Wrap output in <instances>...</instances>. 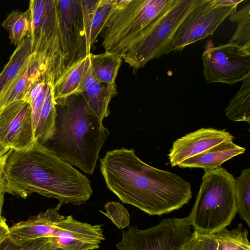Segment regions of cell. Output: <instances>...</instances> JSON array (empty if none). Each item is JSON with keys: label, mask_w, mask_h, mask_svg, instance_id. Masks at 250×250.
I'll return each instance as SVG.
<instances>
[{"label": "cell", "mask_w": 250, "mask_h": 250, "mask_svg": "<svg viewBox=\"0 0 250 250\" xmlns=\"http://www.w3.org/2000/svg\"><path fill=\"white\" fill-rule=\"evenodd\" d=\"M237 5H221L217 0H198L176 29L168 50L182 51L187 45L212 36Z\"/></svg>", "instance_id": "obj_10"}, {"label": "cell", "mask_w": 250, "mask_h": 250, "mask_svg": "<svg viewBox=\"0 0 250 250\" xmlns=\"http://www.w3.org/2000/svg\"><path fill=\"white\" fill-rule=\"evenodd\" d=\"M9 227L5 221L0 223V244L8 235Z\"/></svg>", "instance_id": "obj_34"}, {"label": "cell", "mask_w": 250, "mask_h": 250, "mask_svg": "<svg viewBox=\"0 0 250 250\" xmlns=\"http://www.w3.org/2000/svg\"><path fill=\"white\" fill-rule=\"evenodd\" d=\"M54 82H49L46 83L41 92L39 94L31 105L34 130L37 126L40 113L45 101L49 88L52 85L54 84Z\"/></svg>", "instance_id": "obj_32"}, {"label": "cell", "mask_w": 250, "mask_h": 250, "mask_svg": "<svg viewBox=\"0 0 250 250\" xmlns=\"http://www.w3.org/2000/svg\"><path fill=\"white\" fill-rule=\"evenodd\" d=\"M114 2V0H99L91 23L90 44L91 47L103 31L113 7Z\"/></svg>", "instance_id": "obj_28"}, {"label": "cell", "mask_w": 250, "mask_h": 250, "mask_svg": "<svg viewBox=\"0 0 250 250\" xmlns=\"http://www.w3.org/2000/svg\"><path fill=\"white\" fill-rule=\"evenodd\" d=\"M173 0H114L102 31L105 51L120 55L172 3Z\"/></svg>", "instance_id": "obj_5"}, {"label": "cell", "mask_w": 250, "mask_h": 250, "mask_svg": "<svg viewBox=\"0 0 250 250\" xmlns=\"http://www.w3.org/2000/svg\"><path fill=\"white\" fill-rule=\"evenodd\" d=\"M198 0H173L172 3L146 30L132 41L121 56L135 69L168 54L178 27Z\"/></svg>", "instance_id": "obj_6"}, {"label": "cell", "mask_w": 250, "mask_h": 250, "mask_svg": "<svg viewBox=\"0 0 250 250\" xmlns=\"http://www.w3.org/2000/svg\"><path fill=\"white\" fill-rule=\"evenodd\" d=\"M4 189L2 175L0 176V223L5 221L1 215L2 208L4 202Z\"/></svg>", "instance_id": "obj_33"}, {"label": "cell", "mask_w": 250, "mask_h": 250, "mask_svg": "<svg viewBox=\"0 0 250 250\" xmlns=\"http://www.w3.org/2000/svg\"><path fill=\"white\" fill-rule=\"evenodd\" d=\"M215 234L218 242L217 250H250L249 232L241 224L230 230L225 228Z\"/></svg>", "instance_id": "obj_25"}, {"label": "cell", "mask_w": 250, "mask_h": 250, "mask_svg": "<svg viewBox=\"0 0 250 250\" xmlns=\"http://www.w3.org/2000/svg\"><path fill=\"white\" fill-rule=\"evenodd\" d=\"M117 93L115 83H103L94 76L90 67L89 55L81 94L89 108L101 121L109 115V104Z\"/></svg>", "instance_id": "obj_16"}, {"label": "cell", "mask_w": 250, "mask_h": 250, "mask_svg": "<svg viewBox=\"0 0 250 250\" xmlns=\"http://www.w3.org/2000/svg\"><path fill=\"white\" fill-rule=\"evenodd\" d=\"M58 211L56 207L48 208L45 212L15 224L9 227L8 236L17 242L55 237L58 224L64 217Z\"/></svg>", "instance_id": "obj_15"}, {"label": "cell", "mask_w": 250, "mask_h": 250, "mask_svg": "<svg viewBox=\"0 0 250 250\" xmlns=\"http://www.w3.org/2000/svg\"><path fill=\"white\" fill-rule=\"evenodd\" d=\"M246 149L233 141L222 142L198 155L187 159L178 166L182 168H202L204 170L221 167L227 161L245 153Z\"/></svg>", "instance_id": "obj_17"}, {"label": "cell", "mask_w": 250, "mask_h": 250, "mask_svg": "<svg viewBox=\"0 0 250 250\" xmlns=\"http://www.w3.org/2000/svg\"><path fill=\"white\" fill-rule=\"evenodd\" d=\"M4 222V221H3Z\"/></svg>", "instance_id": "obj_39"}, {"label": "cell", "mask_w": 250, "mask_h": 250, "mask_svg": "<svg viewBox=\"0 0 250 250\" xmlns=\"http://www.w3.org/2000/svg\"><path fill=\"white\" fill-rule=\"evenodd\" d=\"M42 69L41 62L31 53L22 71L0 97V109L13 102L22 100Z\"/></svg>", "instance_id": "obj_19"}, {"label": "cell", "mask_w": 250, "mask_h": 250, "mask_svg": "<svg viewBox=\"0 0 250 250\" xmlns=\"http://www.w3.org/2000/svg\"><path fill=\"white\" fill-rule=\"evenodd\" d=\"M51 137L42 145L72 166L92 174L100 150L109 134L80 93L55 101Z\"/></svg>", "instance_id": "obj_3"}, {"label": "cell", "mask_w": 250, "mask_h": 250, "mask_svg": "<svg viewBox=\"0 0 250 250\" xmlns=\"http://www.w3.org/2000/svg\"><path fill=\"white\" fill-rule=\"evenodd\" d=\"M8 155V152L0 157V176L2 175L5 161Z\"/></svg>", "instance_id": "obj_36"}, {"label": "cell", "mask_w": 250, "mask_h": 250, "mask_svg": "<svg viewBox=\"0 0 250 250\" xmlns=\"http://www.w3.org/2000/svg\"><path fill=\"white\" fill-rule=\"evenodd\" d=\"M53 84L49 88L34 130L35 139L41 145H43L50 139L54 129L56 110L53 97Z\"/></svg>", "instance_id": "obj_23"}, {"label": "cell", "mask_w": 250, "mask_h": 250, "mask_svg": "<svg viewBox=\"0 0 250 250\" xmlns=\"http://www.w3.org/2000/svg\"><path fill=\"white\" fill-rule=\"evenodd\" d=\"M58 0H31L30 13L32 53L44 64H64L59 30Z\"/></svg>", "instance_id": "obj_8"}, {"label": "cell", "mask_w": 250, "mask_h": 250, "mask_svg": "<svg viewBox=\"0 0 250 250\" xmlns=\"http://www.w3.org/2000/svg\"><path fill=\"white\" fill-rule=\"evenodd\" d=\"M229 21L237 22V27L228 43L250 50V4L229 16Z\"/></svg>", "instance_id": "obj_27"}, {"label": "cell", "mask_w": 250, "mask_h": 250, "mask_svg": "<svg viewBox=\"0 0 250 250\" xmlns=\"http://www.w3.org/2000/svg\"><path fill=\"white\" fill-rule=\"evenodd\" d=\"M188 217L168 218L146 229L129 227L122 232L118 250H185L192 232Z\"/></svg>", "instance_id": "obj_9"}, {"label": "cell", "mask_w": 250, "mask_h": 250, "mask_svg": "<svg viewBox=\"0 0 250 250\" xmlns=\"http://www.w3.org/2000/svg\"><path fill=\"white\" fill-rule=\"evenodd\" d=\"M243 0H217L218 3L221 5H237Z\"/></svg>", "instance_id": "obj_35"}, {"label": "cell", "mask_w": 250, "mask_h": 250, "mask_svg": "<svg viewBox=\"0 0 250 250\" xmlns=\"http://www.w3.org/2000/svg\"><path fill=\"white\" fill-rule=\"evenodd\" d=\"M99 0H58L61 47L65 68L90 54L91 21Z\"/></svg>", "instance_id": "obj_7"}, {"label": "cell", "mask_w": 250, "mask_h": 250, "mask_svg": "<svg viewBox=\"0 0 250 250\" xmlns=\"http://www.w3.org/2000/svg\"><path fill=\"white\" fill-rule=\"evenodd\" d=\"M48 250H69L66 248L59 246L53 243V245Z\"/></svg>", "instance_id": "obj_38"}, {"label": "cell", "mask_w": 250, "mask_h": 250, "mask_svg": "<svg viewBox=\"0 0 250 250\" xmlns=\"http://www.w3.org/2000/svg\"><path fill=\"white\" fill-rule=\"evenodd\" d=\"M202 59L203 75L208 83L232 85L250 75V50L235 44L208 46Z\"/></svg>", "instance_id": "obj_11"}, {"label": "cell", "mask_w": 250, "mask_h": 250, "mask_svg": "<svg viewBox=\"0 0 250 250\" xmlns=\"http://www.w3.org/2000/svg\"><path fill=\"white\" fill-rule=\"evenodd\" d=\"M101 225H92L75 219L72 215L64 217L59 222L55 237L57 245L69 250H94L104 240Z\"/></svg>", "instance_id": "obj_13"}, {"label": "cell", "mask_w": 250, "mask_h": 250, "mask_svg": "<svg viewBox=\"0 0 250 250\" xmlns=\"http://www.w3.org/2000/svg\"><path fill=\"white\" fill-rule=\"evenodd\" d=\"M106 212L100 211L110 219L119 229H123L128 226L130 215L128 210L117 202H108L104 205Z\"/></svg>", "instance_id": "obj_30"}, {"label": "cell", "mask_w": 250, "mask_h": 250, "mask_svg": "<svg viewBox=\"0 0 250 250\" xmlns=\"http://www.w3.org/2000/svg\"><path fill=\"white\" fill-rule=\"evenodd\" d=\"M32 53L29 35L18 46L0 73V98L22 71Z\"/></svg>", "instance_id": "obj_20"}, {"label": "cell", "mask_w": 250, "mask_h": 250, "mask_svg": "<svg viewBox=\"0 0 250 250\" xmlns=\"http://www.w3.org/2000/svg\"><path fill=\"white\" fill-rule=\"evenodd\" d=\"M234 137L225 129L202 127L175 140L168 157L172 167Z\"/></svg>", "instance_id": "obj_14"}, {"label": "cell", "mask_w": 250, "mask_h": 250, "mask_svg": "<svg viewBox=\"0 0 250 250\" xmlns=\"http://www.w3.org/2000/svg\"><path fill=\"white\" fill-rule=\"evenodd\" d=\"M36 142L30 104L17 100L0 109V142L4 147L21 151Z\"/></svg>", "instance_id": "obj_12"}, {"label": "cell", "mask_w": 250, "mask_h": 250, "mask_svg": "<svg viewBox=\"0 0 250 250\" xmlns=\"http://www.w3.org/2000/svg\"><path fill=\"white\" fill-rule=\"evenodd\" d=\"M53 244L51 238L17 242L7 236L0 244V250H48Z\"/></svg>", "instance_id": "obj_29"}, {"label": "cell", "mask_w": 250, "mask_h": 250, "mask_svg": "<svg viewBox=\"0 0 250 250\" xmlns=\"http://www.w3.org/2000/svg\"><path fill=\"white\" fill-rule=\"evenodd\" d=\"M89 60V55L66 68L53 86L54 101L83 92V80Z\"/></svg>", "instance_id": "obj_18"}, {"label": "cell", "mask_w": 250, "mask_h": 250, "mask_svg": "<svg viewBox=\"0 0 250 250\" xmlns=\"http://www.w3.org/2000/svg\"><path fill=\"white\" fill-rule=\"evenodd\" d=\"M216 234H203L194 231L191 234L185 250H217Z\"/></svg>", "instance_id": "obj_31"}, {"label": "cell", "mask_w": 250, "mask_h": 250, "mask_svg": "<svg viewBox=\"0 0 250 250\" xmlns=\"http://www.w3.org/2000/svg\"><path fill=\"white\" fill-rule=\"evenodd\" d=\"M4 191L26 198L33 193L79 206L93 191L87 177L36 142L21 151L10 149L2 175Z\"/></svg>", "instance_id": "obj_2"}, {"label": "cell", "mask_w": 250, "mask_h": 250, "mask_svg": "<svg viewBox=\"0 0 250 250\" xmlns=\"http://www.w3.org/2000/svg\"><path fill=\"white\" fill-rule=\"evenodd\" d=\"M107 188L124 203L149 215L178 210L192 197L190 184L174 173L153 167L134 149H116L100 160Z\"/></svg>", "instance_id": "obj_1"}, {"label": "cell", "mask_w": 250, "mask_h": 250, "mask_svg": "<svg viewBox=\"0 0 250 250\" xmlns=\"http://www.w3.org/2000/svg\"><path fill=\"white\" fill-rule=\"evenodd\" d=\"M9 150L4 147L0 142V157L7 153Z\"/></svg>", "instance_id": "obj_37"}, {"label": "cell", "mask_w": 250, "mask_h": 250, "mask_svg": "<svg viewBox=\"0 0 250 250\" xmlns=\"http://www.w3.org/2000/svg\"><path fill=\"white\" fill-rule=\"evenodd\" d=\"M92 71L99 81L108 84L115 83L123 58L119 54L108 51L95 55L89 54Z\"/></svg>", "instance_id": "obj_21"}, {"label": "cell", "mask_w": 250, "mask_h": 250, "mask_svg": "<svg viewBox=\"0 0 250 250\" xmlns=\"http://www.w3.org/2000/svg\"><path fill=\"white\" fill-rule=\"evenodd\" d=\"M235 197L240 218L250 227V168L241 170L235 179Z\"/></svg>", "instance_id": "obj_26"}, {"label": "cell", "mask_w": 250, "mask_h": 250, "mask_svg": "<svg viewBox=\"0 0 250 250\" xmlns=\"http://www.w3.org/2000/svg\"><path fill=\"white\" fill-rule=\"evenodd\" d=\"M235 178L224 167L204 170L193 208L188 216L200 234L216 233L229 226L237 213Z\"/></svg>", "instance_id": "obj_4"}, {"label": "cell", "mask_w": 250, "mask_h": 250, "mask_svg": "<svg viewBox=\"0 0 250 250\" xmlns=\"http://www.w3.org/2000/svg\"><path fill=\"white\" fill-rule=\"evenodd\" d=\"M238 92L225 108L228 118L233 122L250 123V75L243 81Z\"/></svg>", "instance_id": "obj_22"}, {"label": "cell", "mask_w": 250, "mask_h": 250, "mask_svg": "<svg viewBox=\"0 0 250 250\" xmlns=\"http://www.w3.org/2000/svg\"><path fill=\"white\" fill-rule=\"evenodd\" d=\"M1 25L8 31L11 43L18 46L30 34L28 9L25 12L12 11L7 15Z\"/></svg>", "instance_id": "obj_24"}]
</instances>
